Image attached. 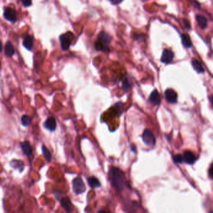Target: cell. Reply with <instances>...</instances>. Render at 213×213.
Returning <instances> with one entry per match:
<instances>
[{"instance_id": "obj_12", "label": "cell", "mask_w": 213, "mask_h": 213, "mask_svg": "<svg viewBox=\"0 0 213 213\" xmlns=\"http://www.w3.org/2000/svg\"><path fill=\"white\" fill-rule=\"evenodd\" d=\"M60 203L62 208H64L67 212H71L73 211V206L68 197L61 198L60 200Z\"/></svg>"}, {"instance_id": "obj_25", "label": "cell", "mask_w": 213, "mask_h": 213, "mask_svg": "<svg viewBox=\"0 0 213 213\" xmlns=\"http://www.w3.org/2000/svg\"><path fill=\"white\" fill-rule=\"evenodd\" d=\"M22 5L25 7H29L32 4V0H21Z\"/></svg>"}, {"instance_id": "obj_26", "label": "cell", "mask_w": 213, "mask_h": 213, "mask_svg": "<svg viewBox=\"0 0 213 213\" xmlns=\"http://www.w3.org/2000/svg\"><path fill=\"white\" fill-rule=\"evenodd\" d=\"M183 23H184V27H185L187 30H189V29L191 28L190 23H189V21H187L186 19H183Z\"/></svg>"}, {"instance_id": "obj_21", "label": "cell", "mask_w": 213, "mask_h": 213, "mask_svg": "<svg viewBox=\"0 0 213 213\" xmlns=\"http://www.w3.org/2000/svg\"><path fill=\"white\" fill-rule=\"evenodd\" d=\"M32 117L28 115H23L21 118V124L23 126H28L32 123Z\"/></svg>"}, {"instance_id": "obj_18", "label": "cell", "mask_w": 213, "mask_h": 213, "mask_svg": "<svg viewBox=\"0 0 213 213\" xmlns=\"http://www.w3.org/2000/svg\"><path fill=\"white\" fill-rule=\"evenodd\" d=\"M181 42L183 45L186 48H189L192 47V43L190 38L186 34H182L181 36Z\"/></svg>"}, {"instance_id": "obj_29", "label": "cell", "mask_w": 213, "mask_h": 213, "mask_svg": "<svg viewBox=\"0 0 213 213\" xmlns=\"http://www.w3.org/2000/svg\"><path fill=\"white\" fill-rule=\"evenodd\" d=\"M2 44L1 41H0V52H2Z\"/></svg>"}, {"instance_id": "obj_13", "label": "cell", "mask_w": 213, "mask_h": 213, "mask_svg": "<svg viewBox=\"0 0 213 213\" xmlns=\"http://www.w3.org/2000/svg\"><path fill=\"white\" fill-rule=\"evenodd\" d=\"M196 19L199 26L202 30H205L208 27V20L203 15H196Z\"/></svg>"}, {"instance_id": "obj_2", "label": "cell", "mask_w": 213, "mask_h": 213, "mask_svg": "<svg viewBox=\"0 0 213 213\" xmlns=\"http://www.w3.org/2000/svg\"><path fill=\"white\" fill-rule=\"evenodd\" d=\"M97 38V41L94 43L95 49L97 51L110 52V49L109 48V44L112 40L110 35L106 31H102L98 34Z\"/></svg>"}, {"instance_id": "obj_1", "label": "cell", "mask_w": 213, "mask_h": 213, "mask_svg": "<svg viewBox=\"0 0 213 213\" xmlns=\"http://www.w3.org/2000/svg\"><path fill=\"white\" fill-rule=\"evenodd\" d=\"M108 177L113 187L116 190L123 191L126 185L124 173L119 168L112 167L109 171Z\"/></svg>"}, {"instance_id": "obj_7", "label": "cell", "mask_w": 213, "mask_h": 213, "mask_svg": "<svg viewBox=\"0 0 213 213\" xmlns=\"http://www.w3.org/2000/svg\"><path fill=\"white\" fill-rule=\"evenodd\" d=\"M165 98L166 101L171 104H175L177 100V94L173 89L169 88L165 91L164 93Z\"/></svg>"}, {"instance_id": "obj_8", "label": "cell", "mask_w": 213, "mask_h": 213, "mask_svg": "<svg viewBox=\"0 0 213 213\" xmlns=\"http://www.w3.org/2000/svg\"><path fill=\"white\" fill-rule=\"evenodd\" d=\"M174 53L168 49H165L162 53L161 58V62L164 64H169L172 62L174 59Z\"/></svg>"}, {"instance_id": "obj_23", "label": "cell", "mask_w": 213, "mask_h": 213, "mask_svg": "<svg viewBox=\"0 0 213 213\" xmlns=\"http://www.w3.org/2000/svg\"><path fill=\"white\" fill-rule=\"evenodd\" d=\"M173 161L176 164H180L183 162V156L181 155H176L173 156Z\"/></svg>"}, {"instance_id": "obj_6", "label": "cell", "mask_w": 213, "mask_h": 213, "mask_svg": "<svg viewBox=\"0 0 213 213\" xmlns=\"http://www.w3.org/2000/svg\"><path fill=\"white\" fill-rule=\"evenodd\" d=\"M3 16L6 20L11 23L16 22L17 19L16 11L11 8H6L5 9Z\"/></svg>"}, {"instance_id": "obj_3", "label": "cell", "mask_w": 213, "mask_h": 213, "mask_svg": "<svg viewBox=\"0 0 213 213\" xmlns=\"http://www.w3.org/2000/svg\"><path fill=\"white\" fill-rule=\"evenodd\" d=\"M75 39V35L70 31H68L63 34L60 37V41L61 48L63 51L68 50L72 44L73 41Z\"/></svg>"}, {"instance_id": "obj_4", "label": "cell", "mask_w": 213, "mask_h": 213, "mask_svg": "<svg viewBox=\"0 0 213 213\" xmlns=\"http://www.w3.org/2000/svg\"><path fill=\"white\" fill-rule=\"evenodd\" d=\"M73 189L77 195L83 193L86 191V186L81 177H77L73 180Z\"/></svg>"}, {"instance_id": "obj_16", "label": "cell", "mask_w": 213, "mask_h": 213, "mask_svg": "<svg viewBox=\"0 0 213 213\" xmlns=\"http://www.w3.org/2000/svg\"><path fill=\"white\" fill-rule=\"evenodd\" d=\"M23 44L25 46V48H26L29 51H31L33 47V37L31 36H30V35H27V36L25 38L24 40H23Z\"/></svg>"}, {"instance_id": "obj_14", "label": "cell", "mask_w": 213, "mask_h": 213, "mask_svg": "<svg viewBox=\"0 0 213 213\" xmlns=\"http://www.w3.org/2000/svg\"><path fill=\"white\" fill-rule=\"evenodd\" d=\"M21 148L23 151V152H24L25 155L27 156H30L32 154V148L31 146V145L29 141H25L24 142H23L20 144Z\"/></svg>"}, {"instance_id": "obj_24", "label": "cell", "mask_w": 213, "mask_h": 213, "mask_svg": "<svg viewBox=\"0 0 213 213\" xmlns=\"http://www.w3.org/2000/svg\"><path fill=\"white\" fill-rule=\"evenodd\" d=\"M122 86H123V89H124V91H127L129 88V83L128 81L125 79L122 81Z\"/></svg>"}, {"instance_id": "obj_5", "label": "cell", "mask_w": 213, "mask_h": 213, "mask_svg": "<svg viewBox=\"0 0 213 213\" xmlns=\"http://www.w3.org/2000/svg\"><path fill=\"white\" fill-rule=\"evenodd\" d=\"M143 141L145 144L148 146H154L156 143V139L153 134L149 129H145L143 133Z\"/></svg>"}, {"instance_id": "obj_20", "label": "cell", "mask_w": 213, "mask_h": 213, "mask_svg": "<svg viewBox=\"0 0 213 213\" xmlns=\"http://www.w3.org/2000/svg\"><path fill=\"white\" fill-rule=\"evenodd\" d=\"M5 54L9 56V57H11L13 56V55L15 54V50L13 46L9 41H8L6 44H5Z\"/></svg>"}, {"instance_id": "obj_27", "label": "cell", "mask_w": 213, "mask_h": 213, "mask_svg": "<svg viewBox=\"0 0 213 213\" xmlns=\"http://www.w3.org/2000/svg\"><path fill=\"white\" fill-rule=\"evenodd\" d=\"M108 1L114 5H118L123 2V0H108Z\"/></svg>"}, {"instance_id": "obj_15", "label": "cell", "mask_w": 213, "mask_h": 213, "mask_svg": "<svg viewBox=\"0 0 213 213\" xmlns=\"http://www.w3.org/2000/svg\"><path fill=\"white\" fill-rule=\"evenodd\" d=\"M10 165L13 168L15 169H18L19 172H22L25 168L24 162L21 160L13 159L10 162Z\"/></svg>"}, {"instance_id": "obj_22", "label": "cell", "mask_w": 213, "mask_h": 213, "mask_svg": "<svg viewBox=\"0 0 213 213\" xmlns=\"http://www.w3.org/2000/svg\"><path fill=\"white\" fill-rule=\"evenodd\" d=\"M41 149H42L43 155L45 159L47 161L50 162L51 161V155L50 151L48 149V148H47L46 146H44V145L42 146Z\"/></svg>"}, {"instance_id": "obj_10", "label": "cell", "mask_w": 213, "mask_h": 213, "mask_svg": "<svg viewBox=\"0 0 213 213\" xmlns=\"http://www.w3.org/2000/svg\"><path fill=\"white\" fill-rule=\"evenodd\" d=\"M149 101L154 106H158L160 104L161 96L156 89H155L151 92L149 98Z\"/></svg>"}, {"instance_id": "obj_17", "label": "cell", "mask_w": 213, "mask_h": 213, "mask_svg": "<svg viewBox=\"0 0 213 213\" xmlns=\"http://www.w3.org/2000/svg\"><path fill=\"white\" fill-rule=\"evenodd\" d=\"M191 64L194 70L198 73H203L204 72V69L202 65L196 59H193L191 61Z\"/></svg>"}, {"instance_id": "obj_19", "label": "cell", "mask_w": 213, "mask_h": 213, "mask_svg": "<svg viewBox=\"0 0 213 213\" xmlns=\"http://www.w3.org/2000/svg\"><path fill=\"white\" fill-rule=\"evenodd\" d=\"M88 183L89 186L91 188H98L101 186L100 181L96 178V177L94 176H91L89 177L88 179Z\"/></svg>"}, {"instance_id": "obj_11", "label": "cell", "mask_w": 213, "mask_h": 213, "mask_svg": "<svg viewBox=\"0 0 213 213\" xmlns=\"http://www.w3.org/2000/svg\"><path fill=\"white\" fill-rule=\"evenodd\" d=\"M44 127L50 131H54L56 129V121L55 118L50 117L47 119L44 123Z\"/></svg>"}, {"instance_id": "obj_28", "label": "cell", "mask_w": 213, "mask_h": 213, "mask_svg": "<svg viewBox=\"0 0 213 213\" xmlns=\"http://www.w3.org/2000/svg\"><path fill=\"white\" fill-rule=\"evenodd\" d=\"M212 164H211L210 166V168L209 169V171H208V173H209V177H210V179H212Z\"/></svg>"}, {"instance_id": "obj_9", "label": "cell", "mask_w": 213, "mask_h": 213, "mask_svg": "<svg viewBox=\"0 0 213 213\" xmlns=\"http://www.w3.org/2000/svg\"><path fill=\"white\" fill-rule=\"evenodd\" d=\"M183 160L188 164H193L197 160V158L192 151H186L183 153Z\"/></svg>"}]
</instances>
